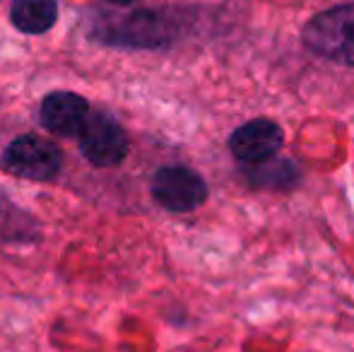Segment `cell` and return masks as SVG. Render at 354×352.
Segmentation results:
<instances>
[{"label": "cell", "mask_w": 354, "mask_h": 352, "mask_svg": "<svg viewBox=\"0 0 354 352\" xmlns=\"http://www.w3.org/2000/svg\"><path fill=\"white\" fill-rule=\"evenodd\" d=\"M183 34L186 19L167 10L102 15V19H97V39L121 48H169Z\"/></svg>", "instance_id": "obj_1"}, {"label": "cell", "mask_w": 354, "mask_h": 352, "mask_svg": "<svg viewBox=\"0 0 354 352\" xmlns=\"http://www.w3.org/2000/svg\"><path fill=\"white\" fill-rule=\"evenodd\" d=\"M301 46L321 61L354 68V0L316 12L299 32Z\"/></svg>", "instance_id": "obj_2"}, {"label": "cell", "mask_w": 354, "mask_h": 352, "mask_svg": "<svg viewBox=\"0 0 354 352\" xmlns=\"http://www.w3.org/2000/svg\"><path fill=\"white\" fill-rule=\"evenodd\" d=\"M149 191L159 207L176 212V215L198 210L210 198V186L205 176L183 165H169L154 172Z\"/></svg>", "instance_id": "obj_3"}, {"label": "cell", "mask_w": 354, "mask_h": 352, "mask_svg": "<svg viewBox=\"0 0 354 352\" xmlns=\"http://www.w3.org/2000/svg\"><path fill=\"white\" fill-rule=\"evenodd\" d=\"M3 167L27 181H53L63 169V152L48 138L24 133L3 150Z\"/></svg>", "instance_id": "obj_4"}, {"label": "cell", "mask_w": 354, "mask_h": 352, "mask_svg": "<svg viewBox=\"0 0 354 352\" xmlns=\"http://www.w3.org/2000/svg\"><path fill=\"white\" fill-rule=\"evenodd\" d=\"M77 147L92 167H118L131 152V140L118 118L109 111H89L77 136Z\"/></svg>", "instance_id": "obj_5"}, {"label": "cell", "mask_w": 354, "mask_h": 352, "mask_svg": "<svg viewBox=\"0 0 354 352\" xmlns=\"http://www.w3.org/2000/svg\"><path fill=\"white\" fill-rule=\"evenodd\" d=\"M227 147L241 167L258 165V162H266L270 157L280 155L284 147V131L275 118L258 116L234 128L227 140Z\"/></svg>", "instance_id": "obj_6"}, {"label": "cell", "mask_w": 354, "mask_h": 352, "mask_svg": "<svg viewBox=\"0 0 354 352\" xmlns=\"http://www.w3.org/2000/svg\"><path fill=\"white\" fill-rule=\"evenodd\" d=\"M89 102L75 92L58 89L41 99L39 106V121L48 133L61 138H75L89 116Z\"/></svg>", "instance_id": "obj_7"}, {"label": "cell", "mask_w": 354, "mask_h": 352, "mask_svg": "<svg viewBox=\"0 0 354 352\" xmlns=\"http://www.w3.org/2000/svg\"><path fill=\"white\" fill-rule=\"evenodd\" d=\"M243 181L256 191H272V193H284L292 191L301 183V169L294 160L289 157H270L266 162L258 165H248L241 172Z\"/></svg>", "instance_id": "obj_8"}, {"label": "cell", "mask_w": 354, "mask_h": 352, "mask_svg": "<svg viewBox=\"0 0 354 352\" xmlns=\"http://www.w3.org/2000/svg\"><path fill=\"white\" fill-rule=\"evenodd\" d=\"M10 19L15 29L29 37H39L58 22V0H12Z\"/></svg>", "instance_id": "obj_9"}, {"label": "cell", "mask_w": 354, "mask_h": 352, "mask_svg": "<svg viewBox=\"0 0 354 352\" xmlns=\"http://www.w3.org/2000/svg\"><path fill=\"white\" fill-rule=\"evenodd\" d=\"M106 3H111V5H118V8H128V5L138 3V0H106Z\"/></svg>", "instance_id": "obj_10"}]
</instances>
